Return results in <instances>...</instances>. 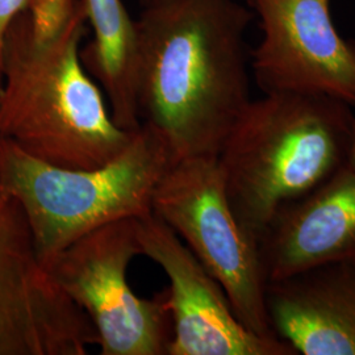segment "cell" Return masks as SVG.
<instances>
[{
  "label": "cell",
  "mask_w": 355,
  "mask_h": 355,
  "mask_svg": "<svg viewBox=\"0 0 355 355\" xmlns=\"http://www.w3.org/2000/svg\"><path fill=\"white\" fill-rule=\"evenodd\" d=\"M136 20L141 125L164 139L174 161L217 158L253 101V12L239 0H152Z\"/></svg>",
  "instance_id": "1"
},
{
  "label": "cell",
  "mask_w": 355,
  "mask_h": 355,
  "mask_svg": "<svg viewBox=\"0 0 355 355\" xmlns=\"http://www.w3.org/2000/svg\"><path fill=\"white\" fill-rule=\"evenodd\" d=\"M86 29L85 12L62 36L37 41L19 15L1 46L0 137L64 168L111 162L139 130L114 123L103 89L82 62Z\"/></svg>",
  "instance_id": "2"
},
{
  "label": "cell",
  "mask_w": 355,
  "mask_h": 355,
  "mask_svg": "<svg viewBox=\"0 0 355 355\" xmlns=\"http://www.w3.org/2000/svg\"><path fill=\"white\" fill-rule=\"evenodd\" d=\"M355 110L322 95L277 92L252 101L217 157L229 204L259 241L280 212L346 162Z\"/></svg>",
  "instance_id": "3"
},
{
  "label": "cell",
  "mask_w": 355,
  "mask_h": 355,
  "mask_svg": "<svg viewBox=\"0 0 355 355\" xmlns=\"http://www.w3.org/2000/svg\"><path fill=\"white\" fill-rule=\"evenodd\" d=\"M174 162L146 125L111 162L89 170L46 164L0 137V184L21 205L44 267L96 229L152 214L155 187Z\"/></svg>",
  "instance_id": "4"
},
{
  "label": "cell",
  "mask_w": 355,
  "mask_h": 355,
  "mask_svg": "<svg viewBox=\"0 0 355 355\" xmlns=\"http://www.w3.org/2000/svg\"><path fill=\"white\" fill-rule=\"evenodd\" d=\"M152 212L220 283L242 324L259 337L278 338L267 315L258 242L229 204L217 158L175 161L155 187Z\"/></svg>",
  "instance_id": "5"
},
{
  "label": "cell",
  "mask_w": 355,
  "mask_h": 355,
  "mask_svg": "<svg viewBox=\"0 0 355 355\" xmlns=\"http://www.w3.org/2000/svg\"><path fill=\"white\" fill-rule=\"evenodd\" d=\"M139 255V218H124L80 237L45 266L89 318L103 355H168L173 321L167 288L142 299L128 283V267Z\"/></svg>",
  "instance_id": "6"
},
{
  "label": "cell",
  "mask_w": 355,
  "mask_h": 355,
  "mask_svg": "<svg viewBox=\"0 0 355 355\" xmlns=\"http://www.w3.org/2000/svg\"><path fill=\"white\" fill-rule=\"evenodd\" d=\"M98 334L38 259L19 202L0 184V355H85Z\"/></svg>",
  "instance_id": "7"
},
{
  "label": "cell",
  "mask_w": 355,
  "mask_h": 355,
  "mask_svg": "<svg viewBox=\"0 0 355 355\" xmlns=\"http://www.w3.org/2000/svg\"><path fill=\"white\" fill-rule=\"evenodd\" d=\"M333 0H248L262 37L250 69L263 94L322 95L355 110V41L331 16Z\"/></svg>",
  "instance_id": "8"
},
{
  "label": "cell",
  "mask_w": 355,
  "mask_h": 355,
  "mask_svg": "<svg viewBox=\"0 0 355 355\" xmlns=\"http://www.w3.org/2000/svg\"><path fill=\"white\" fill-rule=\"evenodd\" d=\"M142 255L164 270L173 338L168 355H296L278 338H263L237 318L220 283L159 217H139Z\"/></svg>",
  "instance_id": "9"
},
{
  "label": "cell",
  "mask_w": 355,
  "mask_h": 355,
  "mask_svg": "<svg viewBox=\"0 0 355 355\" xmlns=\"http://www.w3.org/2000/svg\"><path fill=\"white\" fill-rule=\"evenodd\" d=\"M270 325L296 354L355 355V258L266 283Z\"/></svg>",
  "instance_id": "10"
},
{
  "label": "cell",
  "mask_w": 355,
  "mask_h": 355,
  "mask_svg": "<svg viewBox=\"0 0 355 355\" xmlns=\"http://www.w3.org/2000/svg\"><path fill=\"white\" fill-rule=\"evenodd\" d=\"M258 249L267 282L355 258V129L345 165L320 189L277 215Z\"/></svg>",
  "instance_id": "11"
},
{
  "label": "cell",
  "mask_w": 355,
  "mask_h": 355,
  "mask_svg": "<svg viewBox=\"0 0 355 355\" xmlns=\"http://www.w3.org/2000/svg\"><path fill=\"white\" fill-rule=\"evenodd\" d=\"M82 3L91 33L89 42L80 48L82 62L103 89L114 123L125 130H137V20L123 0Z\"/></svg>",
  "instance_id": "12"
},
{
  "label": "cell",
  "mask_w": 355,
  "mask_h": 355,
  "mask_svg": "<svg viewBox=\"0 0 355 355\" xmlns=\"http://www.w3.org/2000/svg\"><path fill=\"white\" fill-rule=\"evenodd\" d=\"M83 13L82 0H29L20 15L32 37L51 41L62 36Z\"/></svg>",
  "instance_id": "13"
},
{
  "label": "cell",
  "mask_w": 355,
  "mask_h": 355,
  "mask_svg": "<svg viewBox=\"0 0 355 355\" xmlns=\"http://www.w3.org/2000/svg\"><path fill=\"white\" fill-rule=\"evenodd\" d=\"M29 0H0V48L15 19L26 10Z\"/></svg>",
  "instance_id": "14"
},
{
  "label": "cell",
  "mask_w": 355,
  "mask_h": 355,
  "mask_svg": "<svg viewBox=\"0 0 355 355\" xmlns=\"http://www.w3.org/2000/svg\"><path fill=\"white\" fill-rule=\"evenodd\" d=\"M3 85H4V73H3V57H1V48H0V101L3 94Z\"/></svg>",
  "instance_id": "15"
},
{
  "label": "cell",
  "mask_w": 355,
  "mask_h": 355,
  "mask_svg": "<svg viewBox=\"0 0 355 355\" xmlns=\"http://www.w3.org/2000/svg\"><path fill=\"white\" fill-rule=\"evenodd\" d=\"M141 4H145V3H148V1H152V0H140Z\"/></svg>",
  "instance_id": "16"
}]
</instances>
